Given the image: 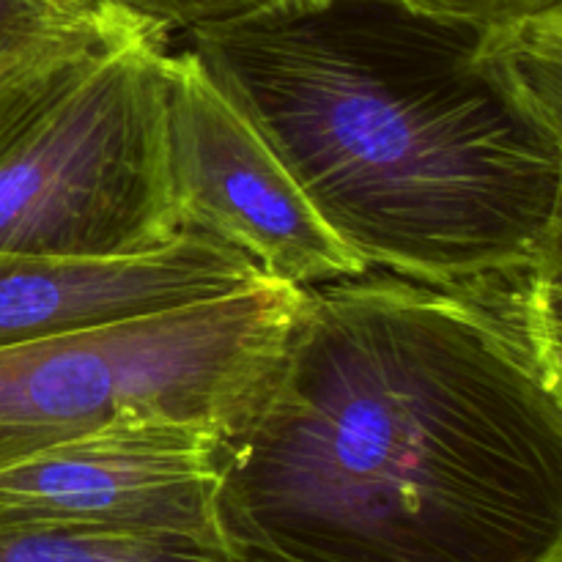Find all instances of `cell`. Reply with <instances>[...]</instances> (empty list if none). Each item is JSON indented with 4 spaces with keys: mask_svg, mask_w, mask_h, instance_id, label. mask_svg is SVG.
<instances>
[{
    "mask_svg": "<svg viewBox=\"0 0 562 562\" xmlns=\"http://www.w3.org/2000/svg\"><path fill=\"white\" fill-rule=\"evenodd\" d=\"M0 562H247L225 549L148 536L25 532L0 536Z\"/></svg>",
    "mask_w": 562,
    "mask_h": 562,
    "instance_id": "10",
    "label": "cell"
},
{
    "mask_svg": "<svg viewBox=\"0 0 562 562\" xmlns=\"http://www.w3.org/2000/svg\"><path fill=\"white\" fill-rule=\"evenodd\" d=\"M220 434L201 423H119L0 467V536L104 532L225 549Z\"/></svg>",
    "mask_w": 562,
    "mask_h": 562,
    "instance_id": "6",
    "label": "cell"
},
{
    "mask_svg": "<svg viewBox=\"0 0 562 562\" xmlns=\"http://www.w3.org/2000/svg\"><path fill=\"white\" fill-rule=\"evenodd\" d=\"M143 16L102 0H0V91L91 53Z\"/></svg>",
    "mask_w": 562,
    "mask_h": 562,
    "instance_id": "8",
    "label": "cell"
},
{
    "mask_svg": "<svg viewBox=\"0 0 562 562\" xmlns=\"http://www.w3.org/2000/svg\"><path fill=\"white\" fill-rule=\"evenodd\" d=\"M187 36L368 269L519 278L547 245L558 159L481 58L483 31L398 0H313Z\"/></svg>",
    "mask_w": 562,
    "mask_h": 562,
    "instance_id": "2",
    "label": "cell"
},
{
    "mask_svg": "<svg viewBox=\"0 0 562 562\" xmlns=\"http://www.w3.org/2000/svg\"><path fill=\"white\" fill-rule=\"evenodd\" d=\"M102 3L121 5V9L165 27L168 33H190L203 25L300 9L313 0H102Z\"/></svg>",
    "mask_w": 562,
    "mask_h": 562,
    "instance_id": "12",
    "label": "cell"
},
{
    "mask_svg": "<svg viewBox=\"0 0 562 562\" xmlns=\"http://www.w3.org/2000/svg\"><path fill=\"white\" fill-rule=\"evenodd\" d=\"M519 300L538 362L562 398V245H543L519 278Z\"/></svg>",
    "mask_w": 562,
    "mask_h": 562,
    "instance_id": "11",
    "label": "cell"
},
{
    "mask_svg": "<svg viewBox=\"0 0 562 562\" xmlns=\"http://www.w3.org/2000/svg\"><path fill=\"white\" fill-rule=\"evenodd\" d=\"M272 280L225 241L181 234L115 261L0 258V346L217 300Z\"/></svg>",
    "mask_w": 562,
    "mask_h": 562,
    "instance_id": "7",
    "label": "cell"
},
{
    "mask_svg": "<svg viewBox=\"0 0 562 562\" xmlns=\"http://www.w3.org/2000/svg\"><path fill=\"white\" fill-rule=\"evenodd\" d=\"M481 58L552 143L558 192L547 245H562V9L483 33Z\"/></svg>",
    "mask_w": 562,
    "mask_h": 562,
    "instance_id": "9",
    "label": "cell"
},
{
    "mask_svg": "<svg viewBox=\"0 0 562 562\" xmlns=\"http://www.w3.org/2000/svg\"><path fill=\"white\" fill-rule=\"evenodd\" d=\"M165 82L168 173L181 234L225 241L267 278L296 289L368 272L190 49L168 55Z\"/></svg>",
    "mask_w": 562,
    "mask_h": 562,
    "instance_id": "5",
    "label": "cell"
},
{
    "mask_svg": "<svg viewBox=\"0 0 562 562\" xmlns=\"http://www.w3.org/2000/svg\"><path fill=\"white\" fill-rule=\"evenodd\" d=\"M519 278L437 285L368 269L305 285L278 360L220 434L225 549L562 562V398Z\"/></svg>",
    "mask_w": 562,
    "mask_h": 562,
    "instance_id": "1",
    "label": "cell"
},
{
    "mask_svg": "<svg viewBox=\"0 0 562 562\" xmlns=\"http://www.w3.org/2000/svg\"><path fill=\"white\" fill-rule=\"evenodd\" d=\"M302 289H250L0 346V467L119 423L225 431L278 360Z\"/></svg>",
    "mask_w": 562,
    "mask_h": 562,
    "instance_id": "4",
    "label": "cell"
},
{
    "mask_svg": "<svg viewBox=\"0 0 562 562\" xmlns=\"http://www.w3.org/2000/svg\"><path fill=\"white\" fill-rule=\"evenodd\" d=\"M415 14L492 33L562 9V0H398Z\"/></svg>",
    "mask_w": 562,
    "mask_h": 562,
    "instance_id": "13",
    "label": "cell"
},
{
    "mask_svg": "<svg viewBox=\"0 0 562 562\" xmlns=\"http://www.w3.org/2000/svg\"><path fill=\"white\" fill-rule=\"evenodd\" d=\"M168 42L143 22L99 44L11 121L0 135V258L115 261L179 239Z\"/></svg>",
    "mask_w": 562,
    "mask_h": 562,
    "instance_id": "3",
    "label": "cell"
}]
</instances>
